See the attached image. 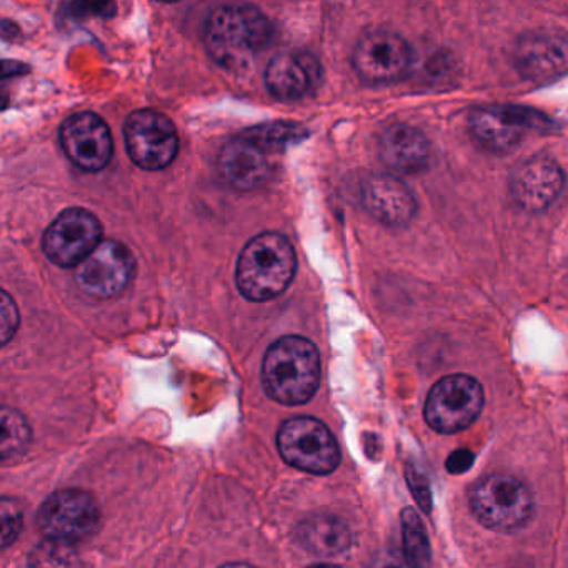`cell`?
Segmentation results:
<instances>
[{
  "label": "cell",
  "mask_w": 568,
  "mask_h": 568,
  "mask_svg": "<svg viewBox=\"0 0 568 568\" xmlns=\"http://www.w3.org/2000/svg\"><path fill=\"white\" fill-rule=\"evenodd\" d=\"M272 36L271 21L254 6H221L205 22L204 44L219 65L241 69L271 44Z\"/></svg>",
  "instance_id": "cell-1"
},
{
  "label": "cell",
  "mask_w": 568,
  "mask_h": 568,
  "mask_svg": "<svg viewBox=\"0 0 568 568\" xmlns=\"http://www.w3.org/2000/svg\"><path fill=\"white\" fill-rule=\"evenodd\" d=\"M321 354L311 341L297 335L278 338L262 364V384L278 404L301 405L311 400L321 385Z\"/></svg>",
  "instance_id": "cell-2"
},
{
  "label": "cell",
  "mask_w": 568,
  "mask_h": 568,
  "mask_svg": "<svg viewBox=\"0 0 568 568\" xmlns=\"http://www.w3.org/2000/svg\"><path fill=\"white\" fill-rule=\"evenodd\" d=\"M297 271L294 245L285 235L264 232L247 242L239 255V291L251 302H268L291 287Z\"/></svg>",
  "instance_id": "cell-3"
},
{
  "label": "cell",
  "mask_w": 568,
  "mask_h": 568,
  "mask_svg": "<svg viewBox=\"0 0 568 568\" xmlns=\"http://www.w3.org/2000/svg\"><path fill=\"white\" fill-rule=\"evenodd\" d=\"M468 500L475 518L491 530H517L534 514L530 490L511 475L494 474L481 477L471 485Z\"/></svg>",
  "instance_id": "cell-4"
},
{
  "label": "cell",
  "mask_w": 568,
  "mask_h": 568,
  "mask_svg": "<svg viewBox=\"0 0 568 568\" xmlns=\"http://www.w3.org/2000/svg\"><path fill=\"white\" fill-rule=\"evenodd\" d=\"M278 452L292 467L308 474L327 475L341 464V448L327 425L317 418L295 417L282 425Z\"/></svg>",
  "instance_id": "cell-5"
},
{
  "label": "cell",
  "mask_w": 568,
  "mask_h": 568,
  "mask_svg": "<svg viewBox=\"0 0 568 568\" xmlns=\"http://www.w3.org/2000/svg\"><path fill=\"white\" fill-rule=\"evenodd\" d=\"M480 382L470 375H448L432 388L425 402V420L440 434H455L474 424L484 408Z\"/></svg>",
  "instance_id": "cell-6"
},
{
  "label": "cell",
  "mask_w": 568,
  "mask_h": 568,
  "mask_svg": "<svg viewBox=\"0 0 568 568\" xmlns=\"http://www.w3.org/2000/svg\"><path fill=\"white\" fill-rule=\"evenodd\" d=\"M39 530L55 544H75L92 537L101 525V510L88 491H55L39 508Z\"/></svg>",
  "instance_id": "cell-7"
},
{
  "label": "cell",
  "mask_w": 568,
  "mask_h": 568,
  "mask_svg": "<svg viewBox=\"0 0 568 568\" xmlns=\"http://www.w3.org/2000/svg\"><path fill=\"white\" fill-rule=\"evenodd\" d=\"M129 158L144 171H162L174 162L179 138L174 124L152 109L132 112L124 125Z\"/></svg>",
  "instance_id": "cell-8"
},
{
  "label": "cell",
  "mask_w": 568,
  "mask_h": 568,
  "mask_svg": "<svg viewBox=\"0 0 568 568\" xmlns=\"http://www.w3.org/2000/svg\"><path fill=\"white\" fill-rule=\"evenodd\" d=\"M101 242V221L85 209H68L49 225L42 248L59 267H78Z\"/></svg>",
  "instance_id": "cell-9"
},
{
  "label": "cell",
  "mask_w": 568,
  "mask_h": 568,
  "mask_svg": "<svg viewBox=\"0 0 568 568\" xmlns=\"http://www.w3.org/2000/svg\"><path fill=\"white\" fill-rule=\"evenodd\" d=\"M132 252L121 242L102 241L101 245L75 267L78 287L98 301L118 297L134 277Z\"/></svg>",
  "instance_id": "cell-10"
},
{
  "label": "cell",
  "mask_w": 568,
  "mask_h": 568,
  "mask_svg": "<svg viewBox=\"0 0 568 568\" xmlns=\"http://www.w3.org/2000/svg\"><path fill=\"white\" fill-rule=\"evenodd\" d=\"M62 149L75 168L99 172L108 168L114 154V142L108 124L94 112H78L62 124Z\"/></svg>",
  "instance_id": "cell-11"
},
{
  "label": "cell",
  "mask_w": 568,
  "mask_h": 568,
  "mask_svg": "<svg viewBox=\"0 0 568 568\" xmlns=\"http://www.w3.org/2000/svg\"><path fill=\"white\" fill-rule=\"evenodd\" d=\"M352 64L364 81L387 84L397 81L407 72L410 65V48L395 32H367L355 45Z\"/></svg>",
  "instance_id": "cell-12"
},
{
  "label": "cell",
  "mask_w": 568,
  "mask_h": 568,
  "mask_svg": "<svg viewBox=\"0 0 568 568\" xmlns=\"http://www.w3.org/2000/svg\"><path fill=\"white\" fill-rule=\"evenodd\" d=\"M547 119L521 108H481L471 112L470 131L475 141L495 154L511 151L527 129H541Z\"/></svg>",
  "instance_id": "cell-13"
},
{
  "label": "cell",
  "mask_w": 568,
  "mask_h": 568,
  "mask_svg": "<svg viewBox=\"0 0 568 568\" xmlns=\"http://www.w3.org/2000/svg\"><path fill=\"white\" fill-rule=\"evenodd\" d=\"M272 152L247 132L231 139L219 155V171L231 187L254 191L274 174Z\"/></svg>",
  "instance_id": "cell-14"
},
{
  "label": "cell",
  "mask_w": 568,
  "mask_h": 568,
  "mask_svg": "<svg viewBox=\"0 0 568 568\" xmlns=\"http://www.w3.org/2000/svg\"><path fill=\"white\" fill-rule=\"evenodd\" d=\"M322 81V65L314 54L291 51L277 54L268 62L265 84L281 101H301L317 91Z\"/></svg>",
  "instance_id": "cell-15"
},
{
  "label": "cell",
  "mask_w": 568,
  "mask_h": 568,
  "mask_svg": "<svg viewBox=\"0 0 568 568\" xmlns=\"http://www.w3.org/2000/svg\"><path fill=\"white\" fill-rule=\"evenodd\" d=\"M565 175L557 162L535 158L524 162L511 175L510 192L524 211L541 212L550 207L564 191Z\"/></svg>",
  "instance_id": "cell-16"
},
{
  "label": "cell",
  "mask_w": 568,
  "mask_h": 568,
  "mask_svg": "<svg viewBox=\"0 0 568 568\" xmlns=\"http://www.w3.org/2000/svg\"><path fill=\"white\" fill-rule=\"evenodd\" d=\"M514 59L524 78H557L568 69V36L545 31L524 36L515 48Z\"/></svg>",
  "instance_id": "cell-17"
},
{
  "label": "cell",
  "mask_w": 568,
  "mask_h": 568,
  "mask_svg": "<svg viewBox=\"0 0 568 568\" xmlns=\"http://www.w3.org/2000/svg\"><path fill=\"white\" fill-rule=\"evenodd\" d=\"M362 204L368 214L390 227L407 225L417 214L414 194L395 175H371L362 185Z\"/></svg>",
  "instance_id": "cell-18"
},
{
  "label": "cell",
  "mask_w": 568,
  "mask_h": 568,
  "mask_svg": "<svg viewBox=\"0 0 568 568\" xmlns=\"http://www.w3.org/2000/svg\"><path fill=\"white\" fill-rule=\"evenodd\" d=\"M382 161L390 171L417 174L427 168L430 145L418 129L407 124H394L385 129L378 142Z\"/></svg>",
  "instance_id": "cell-19"
},
{
  "label": "cell",
  "mask_w": 568,
  "mask_h": 568,
  "mask_svg": "<svg viewBox=\"0 0 568 568\" xmlns=\"http://www.w3.org/2000/svg\"><path fill=\"white\" fill-rule=\"evenodd\" d=\"M302 547L315 555H337L351 545V530L341 518L332 515H315L302 521L297 528Z\"/></svg>",
  "instance_id": "cell-20"
},
{
  "label": "cell",
  "mask_w": 568,
  "mask_h": 568,
  "mask_svg": "<svg viewBox=\"0 0 568 568\" xmlns=\"http://www.w3.org/2000/svg\"><path fill=\"white\" fill-rule=\"evenodd\" d=\"M402 537H404L405 558L414 568H430L432 548L424 521L414 508L402 511Z\"/></svg>",
  "instance_id": "cell-21"
},
{
  "label": "cell",
  "mask_w": 568,
  "mask_h": 568,
  "mask_svg": "<svg viewBox=\"0 0 568 568\" xmlns=\"http://www.w3.org/2000/svg\"><path fill=\"white\" fill-rule=\"evenodd\" d=\"M31 440V428L19 412L2 410V458L9 460L26 450Z\"/></svg>",
  "instance_id": "cell-22"
},
{
  "label": "cell",
  "mask_w": 568,
  "mask_h": 568,
  "mask_svg": "<svg viewBox=\"0 0 568 568\" xmlns=\"http://www.w3.org/2000/svg\"><path fill=\"white\" fill-rule=\"evenodd\" d=\"M248 135L261 142L264 148H267L272 154L281 152L285 145L292 144L298 138H304V129L288 122H275V124L258 125V128L247 131Z\"/></svg>",
  "instance_id": "cell-23"
},
{
  "label": "cell",
  "mask_w": 568,
  "mask_h": 568,
  "mask_svg": "<svg viewBox=\"0 0 568 568\" xmlns=\"http://www.w3.org/2000/svg\"><path fill=\"white\" fill-rule=\"evenodd\" d=\"M2 544L9 547L22 530V510L12 498L2 500Z\"/></svg>",
  "instance_id": "cell-24"
},
{
  "label": "cell",
  "mask_w": 568,
  "mask_h": 568,
  "mask_svg": "<svg viewBox=\"0 0 568 568\" xmlns=\"http://www.w3.org/2000/svg\"><path fill=\"white\" fill-rule=\"evenodd\" d=\"M405 477H407L408 485H410L412 494H414L415 500L418 501L425 514L432 510V491L430 485H428L427 478L424 474L417 470L414 465H407L405 468Z\"/></svg>",
  "instance_id": "cell-25"
},
{
  "label": "cell",
  "mask_w": 568,
  "mask_h": 568,
  "mask_svg": "<svg viewBox=\"0 0 568 568\" xmlns=\"http://www.w3.org/2000/svg\"><path fill=\"white\" fill-rule=\"evenodd\" d=\"M0 315H2V344H8L12 335L18 331L19 312L14 301L8 292H2V302H0Z\"/></svg>",
  "instance_id": "cell-26"
},
{
  "label": "cell",
  "mask_w": 568,
  "mask_h": 568,
  "mask_svg": "<svg viewBox=\"0 0 568 568\" xmlns=\"http://www.w3.org/2000/svg\"><path fill=\"white\" fill-rule=\"evenodd\" d=\"M371 568H414L410 561L405 558L404 551L397 550V548H390V550L381 551L377 557L372 561Z\"/></svg>",
  "instance_id": "cell-27"
},
{
  "label": "cell",
  "mask_w": 568,
  "mask_h": 568,
  "mask_svg": "<svg viewBox=\"0 0 568 568\" xmlns=\"http://www.w3.org/2000/svg\"><path fill=\"white\" fill-rule=\"evenodd\" d=\"M474 462L475 457L470 450H467V448H458V450H455L454 454L447 458L445 467H447V470L450 471V474H464V471L470 470Z\"/></svg>",
  "instance_id": "cell-28"
},
{
  "label": "cell",
  "mask_w": 568,
  "mask_h": 568,
  "mask_svg": "<svg viewBox=\"0 0 568 568\" xmlns=\"http://www.w3.org/2000/svg\"><path fill=\"white\" fill-rule=\"evenodd\" d=\"M221 568H254V567H251V565H247V564H227Z\"/></svg>",
  "instance_id": "cell-29"
},
{
  "label": "cell",
  "mask_w": 568,
  "mask_h": 568,
  "mask_svg": "<svg viewBox=\"0 0 568 568\" xmlns=\"http://www.w3.org/2000/svg\"><path fill=\"white\" fill-rule=\"evenodd\" d=\"M311 568H338V567H332V565H315V567Z\"/></svg>",
  "instance_id": "cell-30"
}]
</instances>
